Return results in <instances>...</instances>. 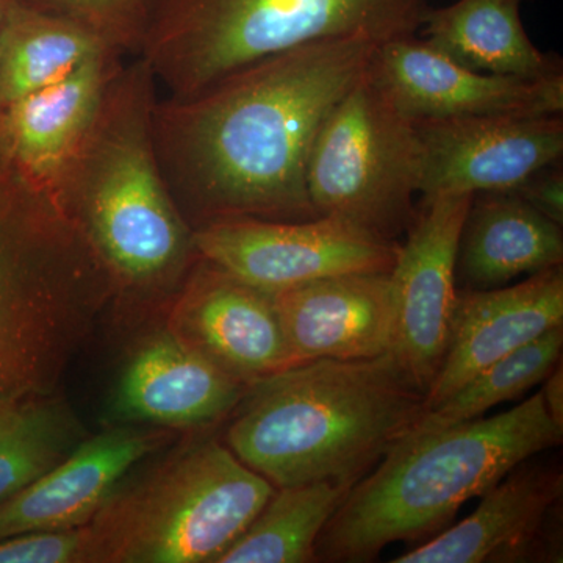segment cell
<instances>
[{
    "instance_id": "cell-13",
    "label": "cell",
    "mask_w": 563,
    "mask_h": 563,
    "mask_svg": "<svg viewBox=\"0 0 563 563\" xmlns=\"http://www.w3.org/2000/svg\"><path fill=\"white\" fill-rule=\"evenodd\" d=\"M418 192L512 191L563 157L562 117H465L413 121Z\"/></svg>"
},
{
    "instance_id": "cell-17",
    "label": "cell",
    "mask_w": 563,
    "mask_h": 563,
    "mask_svg": "<svg viewBox=\"0 0 563 563\" xmlns=\"http://www.w3.org/2000/svg\"><path fill=\"white\" fill-rule=\"evenodd\" d=\"M173 437L169 429L141 424L85 437L68 457L0 506V540L90 523L117 485Z\"/></svg>"
},
{
    "instance_id": "cell-2",
    "label": "cell",
    "mask_w": 563,
    "mask_h": 563,
    "mask_svg": "<svg viewBox=\"0 0 563 563\" xmlns=\"http://www.w3.org/2000/svg\"><path fill=\"white\" fill-rule=\"evenodd\" d=\"M161 98L143 57L103 92L63 192L66 217L102 266L113 301H169L199 258L195 229L163 177L152 139Z\"/></svg>"
},
{
    "instance_id": "cell-31",
    "label": "cell",
    "mask_w": 563,
    "mask_h": 563,
    "mask_svg": "<svg viewBox=\"0 0 563 563\" xmlns=\"http://www.w3.org/2000/svg\"><path fill=\"white\" fill-rule=\"evenodd\" d=\"M10 399H13V398H10V396L7 395L5 391H3V388L0 387V402L10 401ZM14 399H16V398H14Z\"/></svg>"
},
{
    "instance_id": "cell-14",
    "label": "cell",
    "mask_w": 563,
    "mask_h": 563,
    "mask_svg": "<svg viewBox=\"0 0 563 563\" xmlns=\"http://www.w3.org/2000/svg\"><path fill=\"white\" fill-rule=\"evenodd\" d=\"M562 470L529 459L488 488L470 517L393 562H562Z\"/></svg>"
},
{
    "instance_id": "cell-3",
    "label": "cell",
    "mask_w": 563,
    "mask_h": 563,
    "mask_svg": "<svg viewBox=\"0 0 563 563\" xmlns=\"http://www.w3.org/2000/svg\"><path fill=\"white\" fill-rule=\"evenodd\" d=\"M424 402L390 351L296 363L247 385L225 444L276 488L354 485L412 429Z\"/></svg>"
},
{
    "instance_id": "cell-23",
    "label": "cell",
    "mask_w": 563,
    "mask_h": 563,
    "mask_svg": "<svg viewBox=\"0 0 563 563\" xmlns=\"http://www.w3.org/2000/svg\"><path fill=\"white\" fill-rule=\"evenodd\" d=\"M352 485L317 481L274 490L217 563L317 562V543Z\"/></svg>"
},
{
    "instance_id": "cell-15",
    "label": "cell",
    "mask_w": 563,
    "mask_h": 563,
    "mask_svg": "<svg viewBox=\"0 0 563 563\" xmlns=\"http://www.w3.org/2000/svg\"><path fill=\"white\" fill-rule=\"evenodd\" d=\"M168 328L246 385L296 365L273 292L202 257L172 299Z\"/></svg>"
},
{
    "instance_id": "cell-11",
    "label": "cell",
    "mask_w": 563,
    "mask_h": 563,
    "mask_svg": "<svg viewBox=\"0 0 563 563\" xmlns=\"http://www.w3.org/2000/svg\"><path fill=\"white\" fill-rule=\"evenodd\" d=\"M125 60L103 52L60 84L0 107V179L66 217L70 168Z\"/></svg>"
},
{
    "instance_id": "cell-28",
    "label": "cell",
    "mask_w": 563,
    "mask_h": 563,
    "mask_svg": "<svg viewBox=\"0 0 563 563\" xmlns=\"http://www.w3.org/2000/svg\"><path fill=\"white\" fill-rule=\"evenodd\" d=\"M528 202L532 209L542 213L548 220L563 225V166L562 161L544 166L533 173L512 190Z\"/></svg>"
},
{
    "instance_id": "cell-22",
    "label": "cell",
    "mask_w": 563,
    "mask_h": 563,
    "mask_svg": "<svg viewBox=\"0 0 563 563\" xmlns=\"http://www.w3.org/2000/svg\"><path fill=\"white\" fill-rule=\"evenodd\" d=\"M103 52L113 51L77 22L13 0L0 29V107L60 84Z\"/></svg>"
},
{
    "instance_id": "cell-7",
    "label": "cell",
    "mask_w": 563,
    "mask_h": 563,
    "mask_svg": "<svg viewBox=\"0 0 563 563\" xmlns=\"http://www.w3.org/2000/svg\"><path fill=\"white\" fill-rule=\"evenodd\" d=\"M428 9V0H163L140 57L168 98H191L313 41L413 36Z\"/></svg>"
},
{
    "instance_id": "cell-24",
    "label": "cell",
    "mask_w": 563,
    "mask_h": 563,
    "mask_svg": "<svg viewBox=\"0 0 563 563\" xmlns=\"http://www.w3.org/2000/svg\"><path fill=\"white\" fill-rule=\"evenodd\" d=\"M87 437L63 396L0 402V506L68 457Z\"/></svg>"
},
{
    "instance_id": "cell-9",
    "label": "cell",
    "mask_w": 563,
    "mask_h": 563,
    "mask_svg": "<svg viewBox=\"0 0 563 563\" xmlns=\"http://www.w3.org/2000/svg\"><path fill=\"white\" fill-rule=\"evenodd\" d=\"M399 244L335 217L228 218L195 229L199 257L268 292L340 274L390 273Z\"/></svg>"
},
{
    "instance_id": "cell-5",
    "label": "cell",
    "mask_w": 563,
    "mask_h": 563,
    "mask_svg": "<svg viewBox=\"0 0 563 563\" xmlns=\"http://www.w3.org/2000/svg\"><path fill=\"white\" fill-rule=\"evenodd\" d=\"M110 301V282L73 222L0 179L3 391L55 393Z\"/></svg>"
},
{
    "instance_id": "cell-12",
    "label": "cell",
    "mask_w": 563,
    "mask_h": 563,
    "mask_svg": "<svg viewBox=\"0 0 563 563\" xmlns=\"http://www.w3.org/2000/svg\"><path fill=\"white\" fill-rule=\"evenodd\" d=\"M368 76L412 121L563 114V74L526 80L476 73L415 35L377 44Z\"/></svg>"
},
{
    "instance_id": "cell-26",
    "label": "cell",
    "mask_w": 563,
    "mask_h": 563,
    "mask_svg": "<svg viewBox=\"0 0 563 563\" xmlns=\"http://www.w3.org/2000/svg\"><path fill=\"white\" fill-rule=\"evenodd\" d=\"M77 22L122 57H139L163 0H22Z\"/></svg>"
},
{
    "instance_id": "cell-10",
    "label": "cell",
    "mask_w": 563,
    "mask_h": 563,
    "mask_svg": "<svg viewBox=\"0 0 563 563\" xmlns=\"http://www.w3.org/2000/svg\"><path fill=\"white\" fill-rule=\"evenodd\" d=\"M472 199L473 195L421 199L390 272V352L424 393L439 373L450 340L459 290V239Z\"/></svg>"
},
{
    "instance_id": "cell-20",
    "label": "cell",
    "mask_w": 563,
    "mask_h": 563,
    "mask_svg": "<svg viewBox=\"0 0 563 563\" xmlns=\"http://www.w3.org/2000/svg\"><path fill=\"white\" fill-rule=\"evenodd\" d=\"M562 225L514 191L473 195L459 239V290H493L562 266Z\"/></svg>"
},
{
    "instance_id": "cell-25",
    "label": "cell",
    "mask_w": 563,
    "mask_h": 563,
    "mask_svg": "<svg viewBox=\"0 0 563 563\" xmlns=\"http://www.w3.org/2000/svg\"><path fill=\"white\" fill-rule=\"evenodd\" d=\"M563 325L544 332L520 350L493 363L450 398L426 410L410 433L433 432L461 422L477 420L493 407L514 401L547 379L562 362Z\"/></svg>"
},
{
    "instance_id": "cell-1",
    "label": "cell",
    "mask_w": 563,
    "mask_h": 563,
    "mask_svg": "<svg viewBox=\"0 0 563 563\" xmlns=\"http://www.w3.org/2000/svg\"><path fill=\"white\" fill-rule=\"evenodd\" d=\"M376 41L292 47L191 98H158V165L191 228L228 218H317L307 166L322 122L368 69Z\"/></svg>"
},
{
    "instance_id": "cell-6",
    "label": "cell",
    "mask_w": 563,
    "mask_h": 563,
    "mask_svg": "<svg viewBox=\"0 0 563 563\" xmlns=\"http://www.w3.org/2000/svg\"><path fill=\"white\" fill-rule=\"evenodd\" d=\"M135 468L85 525L88 563H217L276 490L217 439Z\"/></svg>"
},
{
    "instance_id": "cell-21",
    "label": "cell",
    "mask_w": 563,
    "mask_h": 563,
    "mask_svg": "<svg viewBox=\"0 0 563 563\" xmlns=\"http://www.w3.org/2000/svg\"><path fill=\"white\" fill-rule=\"evenodd\" d=\"M528 0H457L422 16V41L451 60L496 76L526 80L563 74L562 58L544 54L526 33L521 7Z\"/></svg>"
},
{
    "instance_id": "cell-29",
    "label": "cell",
    "mask_w": 563,
    "mask_h": 563,
    "mask_svg": "<svg viewBox=\"0 0 563 563\" xmlns=\"http://www.w3.org/2000/svg\"><path fill=\"white\" fill-rule=\"evenodd\" d=\"M542 396L548 412L559 428L563 429V372L562 363L543 380Z\"/></svg>"
},
{
    "instance_id": "cell-19",
    "label": "cell",
    "mask_w": 563,
    "mask_h": 563,
    "mask_svg": "<svg viewBox=\"0 0 563 563\" xmlns=\"http://www.w3.org/2000/svg\"><path fill=\"white\" fill-rule=\"evenodd\" d=\"M296 363L373 358L391 350L390 273L322 277L273 292Z\"/></svg>"
},
{
    "instance_id": "cell-8",
    "label": "cell",
    "mask_w": 563,
    "mask_h": 563,
    "mask_svg": "<svg viewBox=\"0 0 563 563\" xmlns=\"http://www.w3.org/2000/svg\"><path fill=\"white\" fill-rule=\"evenodd\" d=\"M420 155L413 121L368 76L322 122L307 166L318 217H335L399 242L417 218Z\"/></svg>"
},
{
    "instance_id": "cell-27",
    "label": "cell",
    "mask_w": 563,
    "mask_h": 563,
    "mask_svg": "<svg viewBox=\"0 0 563 563\" xmlns=\"http://www.w3.org/2000/svg\"><path fill=\"white\" fill-rule=\"evenodd\" d=\"M88 544L85 526L18 533L0 540V563H88Z\"/></svg>"
},
{
    "instance_id": "cell-16",
    "label": "cell",
    "mask_w": 563,
    "mask_h": 563,
    "mask_svg": "<svg viewBox=\"0 0 563 563\" xmlns=\"http://www.w3.org/2000/svg\"><path fill=\"white\" fill-rule=\"evenodd\" d=\"M246 388L166 325L132 352L110 410L120 424L203 429L229 417Z\"/></svg>"
},
{
    "instance_id": "cell-4",
    "label": "cell",
    "mask_w": 563,
    "mask_h": 563,
    "mask_svg": "<svg viewBox=\"0 0 563 563\" xmlns=\"http://www.w3.org/2000/svg\"><path fill=\"white\" fill-rule=\"evenodd\" d=\"M562 440L542 391L496 417L407 432L344 496L318 539L317 562H372L390 543L431 539L463 504Z\"/></svg>"
},
{
    "instance_id": "cell-18",
    "label": "cell",
    "mask_w": 563,
    "mask_h": 563,
    "mask_svg": "<svg viewBox=\"0 0 563 563\" xmlns=\"http://www.w3.org/2000/svg\"><path fill=\"white\" fill-rule=\"evenodd\" d=\"M562 325V266L493 290H457L450 340L426 393V410L450 398L493 363Z\"/></svg>"
},
{
    "instance_id": "cell-30",
    "label": "cell",
    "mask_w": 563,
    "mask_h": 563,
    "mask_svg": "<svg viewBox=\"0 0 563 563\" xmlns=\"http://www.w3.org/2000/svg\"><path fill=\"white\" fill-rule=\"evenodd\" d=\"M13 0H0V29H2L3 20H5L7 11Z\"/></svg>"
}]
</instances>
